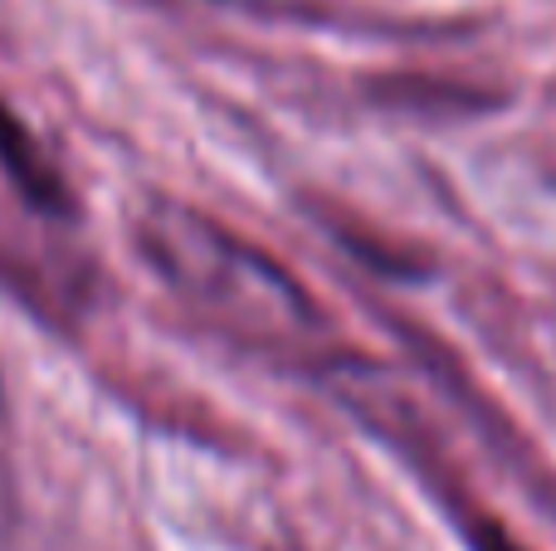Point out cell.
Returning a JSON list of instances; mask_svg holds the SVG:
<instances>
[{"instance_id": "obj_1", "label": "cell", "mask_w": 556, "mask_h": 551, "mask_svg": "<svg viewBox=\"0 0 556 551\" xmlns=\"http://www.w3.org/2000/svg\"><path fill=\"white\" fill-rule=\"evenodd\" d=\"M132 240L172 298L230 347L298 371H342L332 312L293 269L201 205L152 195L137 205Z\"/></svg>"}, {"instance_id": "obj_4", "label": "cell", "mask_w": 556, "mask_h": 551, "mask_svg": "<svg viewBox=\"0 0 556 551\" xmlns=\"http://www.w3.org/2000/svg\"><path fill=\"white\" fill-rule=\"evenodd\" d=\"M5 445H10V400H5V381H0V513H5Z\"/></svg>"}, {"instance_id": "obj_3", "label": "cell", "mask_w": 556, "mask_h": 551, "mask_svg": "<svg viewBox=\"0 0 556 551\" xmlns=\"http://www.w3.org/2000/svg\"><path fill=\"white\" fill-rule=\"evenodd\" d=\"M444 508H450L454 527H459V537H464L469 551H532L508 523H503V517H493L489 508H479L473 498H464L459 488H444Z\"/></svg>"}, {"instance_id": "obj_2", "label": "cell", "mask_w": 556, "mask_h": 551, "mask_svg": "<svg viewBox=\"0 0 556 551\" xmlns=\"http://www.w3.org/2000/svg\"><path fill=\"white\" fill-rule=\"evenodd\" d=\"M0 171L10 176L25 205L45 215H68V191H64V176L49 166V156L39 152V142L29 137V127L0 103Z\"/></svg>"}]
</instances>
